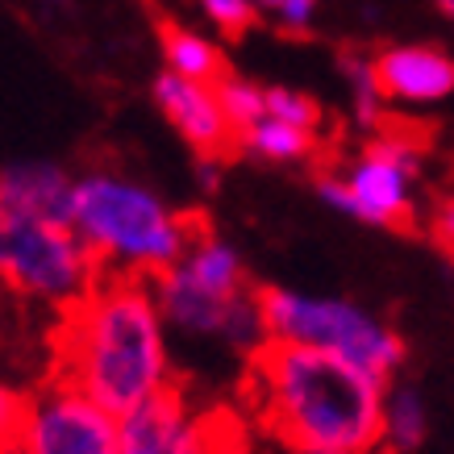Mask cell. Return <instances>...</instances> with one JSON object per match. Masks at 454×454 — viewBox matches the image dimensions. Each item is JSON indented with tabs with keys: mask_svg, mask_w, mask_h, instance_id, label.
Instances as JSON below:
<instances>
[{
	"mask_svg": "<svg viewBox=\"0 0 454 454\" xmlns=\"http://www.w3.org/2000/svg\"><path fill=\"white\" fill-rule=\"evenodd\" d=\"M372 67L387 105L426 109L454 97V59L438 46H421V42L387 46L372 59Z\"/></svg>",
	"mask_w": 454,
	"mask_h": 454,
	"instance_id": "11",
	"label": "cell"
},
{
	"mask_svg": "<svg viewBox=\"0 0 454 454\" xmlns=\"http://www.w3.org/2000/svg\"><path fill=\"white\" fill-rule=\"evenodd\" d=\"M238 146L259 154L267 163H304L317 154V129L276 121V117H259V121L238 134Z\"/></svg>",
	"mask_w": 454,
	"mask_h": 454,
	"instance_id": "15",
	"label": "cell"
},
{
	"mask_svg": "<svg viewBox=\"0 0 454 454\" xmlns=\"http://www.w3.org/2000/svg\"><path fill=\"white\" fill-rule=\"evenodd\" d=\"M267 117L301 125V129H317L321 105H317L309 92H296V88H267Z\"/></svg>",
	"mask_w": 454,
	"mask_h": 454,
	"instance_id": "18",
	"label": "cell"
},
{
	"mask_svg": "<svg viewBox=\"0 0 454 454\" xmlns=\"http://www.w3.org/2000/svg\"><path fill=\"white\" fill-rule=\"evenodd\" d=\"M55 358L59 380L80 387L113 417L171 392V330L154 301V284L138 276H105L63 313Z\"/></svg>",
	"mask_w": 454,
	"mask_h": 454,
	"instance_id": "1",
	"label": "cell"
},
{
	"mask_svg": "<svg viewBox=\"0 0 454 454\" xmlns=\"http://www.w3.org/2000/svg\"><path fill=\"white\" fill-rule=\"evenodd\" d=\"M434 4H438L442 13H446V17H450V21H454V0H434Z\"/></svg>",
	"mask_w": 454,
	"mask_h": 454,
	"instance_id": "25",
	"label": "cell"
},
{
	"mask_svg": "<svg viewBox=\"0 0 454 454\" xmlns=\"http://www.w3.org/2000/svg\"><path fill=\"white\" fill-rule=\"evenodd\" d=\"M154 105H159V113L176 125V134L200 159H221L238 142V129L230 125L225 109H221L217 83L179 80V75L163 71L154 80Z\"/></svg>",
	"mask_w": 454,
	"mask_h": 454,
	"instance_id": "10",
	"label": "cell"
},
{
	"mask_svg": "<svg viewBox=\"0 0 454 454\" xmlns=\"http://www.w3.org/2000/svg\"><path fill=\"white\" fill-rule=\"evenodd\" d=\"M259 301L271 342L333 355L384 384L396 380L404 363V338L372 309L342 296H317L296 288H262Z\"/></svg>",
	"mask_w": 454,
	"mask_h": 454,
	"instance_id": "5",
	"label": "cell"
},
{
	"mask_svg": "<svg viewBox=\"0 0 454 454\" xmlns=\"http://www.w3.org/2000/svg\"><path fill=\"white\" fill-rule=\"evenodd\" d=\"M17 454H121L117 417L88 400L67 380H51L26 396L21 426H17Z\"/></svg>",
	"mask_w": 454,
	"mask_h": 454,
	"instance_id": "8",
	"label": "cell"
},
{
	"mask_svg": "<svg viewBox=\"0 0 454 454\" xmlns=\"http://www.w3.org/2000/svg\"><path fill=\"white\" fill-rule=\"evenodd\" d=\"M71 188H75V176H67L59 163H46V159L9 163V167H0V213L67 221Z\"/></svg>",
	"mask_w": 454,
	"mask_h": 454,
	"instance_id": "12",
	"label": "cell"
},
{
	"mask_svg": "<svg viewBox=\"0 0 454 454\" xmlns=\"http://www.w3.org/2000/svg\"><path fill=\"white\" fill-rule=\"evenodd\" d=\"M262 421L296 450L372 454L384 442L387 384L321 350L267 342L250 358Z\"/></svg>",
	"mask_w": 454,
	"mask_h": 454,
	"instance_id": "2",
	"label": "cell"
},
{
	"mask_svg": "<svg viewBox=\"0 0 454 454\" xmlns=\"http://www.w3.org/2000/svg\"><path fill=\"white\" fill-rule=\"evenodd\" d=\"M163 63L171 75L196 83H221L225 80V59L221 46L200 29L188 26H163Z\"/></svg>",
	"mask_w": 454,
	"mask_h": 454,
	"instance_id": "13",
	"label": "cell"
},
{
	"mask_svg": "<svg viewBox=\"0 0 454 454\" xmlns=\"http://www.w3.org/2000/svg\"><path fill=\"white\" fill-rule=\"evenodd\" d=\"M217 97H221V109H225V117H230V125H234L238 134L250 129L259 117H267V88H259L254 80L225 75V80L217 83Z\"/></svg>",
	"mask_w": 454,
	"mask_h": 454,
	"instance_id": "17",
	"label": "cell"
},
{
	"mask_svg": "<svg viewBox=\"0 0 454 454\" xmlns=\"http://www.w3.org/2000/svg\"><path fill=\"white\" fill-rule=\"evenodd\" d=\"M100 279L97 254L67 221L0 213V284L9 292L67 313Z\"/></svg>",
	"mask_w": 454,
	"mask_h": 454,
	"instance_id": "6",
	"label": "cell"
},
{
	"mask_svg": "<svg viewBox=\"0 0 454 454\" xmlns=\"http://www.w3.org/2000/svg\"><path fill=\"white\" fill-rule=\"evenodd\" d=\"M230 438L217 413H200L179 387L117 417L121 454H217Z\"/></svg>",
	"mask_w": 454,
	"mask_h": 454,
	"instance_id": "9",
	"label": "cell"
},
{
	"mask_svg": "<svg viewBox=\"0 0 454 454\" xmlns=\"http://www.w3.org/2000/svg\"><path fill=\"white\" fill-rule=\"evenodd\" d=\"M317 4H321V0H279L276 17L288 29H309L313 26V17H317Z\"/></svg>",
	"mask_w": 454,
	"mask_h": 454,
	"instance_id": "21",
	"label": "cell"
},
{
	"mask_svg": "<svg viewBox=\"0 0 454 454\" xmlns=\"http://www.w3.org/2000/svg\"><path fill=\"white\" fill-rule=\"evenodd\" d=\"M151 284L171 333L225 342L230 350H242L250 358L271 342L259 292H250L247 284V262L225 238L200 230L188 254Z\"/></svg>",
	"mask_w": 454,
	"mask_h": 454,
	"instance_id": "4",
	"label": "cell"
},
{
	"mask_svg": "<svg viewBox=\"0 0 454 454\" xmlns=\"http://www.w3.org/2000/svg\"><path fill=\"white\" fill-rule=\"evenodd\" d=\"M217 454H247V446H242L238 438H225V442L217 446Z\"/></svg>",
	"mask_w": 454,
	"mask_h": 454,
	"instance_id": "24",
	"label": "cell"
},
{
	"mask_svg": "<svg viewBox=\"0 0 454 454\" xmlns=\"http://www.w3.org/2000/svg\"><path fill=\"white\" fill-rule=\"evenodd\" d=\"M196 9H200L208 26H217L221 34H242V29L254 21L259 0H196Z\"/></svg>",
	"mask_w": 454,
	"mask_h": 454,
	"instance_id": "19",
	"label": "cell"
},
{
	"mask_svg": "<svg viewBox=\"0 0 454 454\" xmlns=\"http://www.w3.org/2000/svg\"><path fill=\"white\" fill-rule=\"evenodd\" d=\"M296 454H342V450H296Z\"/></svg>",
	"mask_w": 454,
	"mask_h": 454,
	"instance_id": "27",
	"label": "cell"
},
{
	"mask_svg": "<svg viewBox=\"0 0 454 454\" xmlns=\"http://www.w3.org/2000/svg\"><path fill=\"white\" fill-rule=\"evenodd\" d=\"M421 171V151L404 134H380L342 167L317 179V196L367 225H400L413 213V188Z\"/></svg>",
	"mask_w": 454,
	"mask_h": 454,
	"instance_id": "7",
	"label": "cell"
},
{
	"mask_svg": "<svg viewBox=\"0 0 454 454\" xmlns=\"http://www.w3.org/2000/svg\"><path fill=\"white\" fill-rule=\"evenodd\" d=\"M279 0H259V9H276Z\"/></svg>",
	"mask_w": 454,
	"mask_h": 454,
	"instance_id": "26",
	"label": "cell"
},
{
	"mask_svg": "<svg viewBox=\"0 0 454 454\" xmlns=\"http://www.w3.org/2000/svg\"><path fill=\"white\" fill-rule=\"evenodd\" d=\"M67 225L97 254L105 276L138 279H154L176 267L200 234L192 217L167 205L151 184L113 167H88L75 176Z\"/></svg>",
	"mask_w": 454,
	"mask_h": 454,
	"instance_id": "3",
	"label": "cell"
},
{
	"mask_svg": "<svg viewBox=\"0 0 454 454\" xmlns=\"http://www.w3.org/2000/svg\"><path fill=\"white\" fill-rule=\"evenodd\" d=\"M342 71H346V83H350V109H355V121L367 125V129H375L387 113V97L380 92L372 59L350 55V59H342Z\"/></svg>",
	"mask_w": 454,
	"mask_h": 454,
	"instance_id": "16",
	"label": "cell"
},
{
	"mask_svg": "<svg viewBox=\"0 0 454 454\" xmlns=\"http://www.w3.org/2000/svg\"><path fill=\"white\" fill-rule=\"evenodd\" d=\"M429 434V404L421 396V387L392 380L384 392V450L392 454H413L421 450V442Z\"/></svg>",
	"mask_w": 454,
	"mask_h": 454,
	"instance_id": "14",
	"label": "cell"
},
{
	"mask_svg": "<svg viewBox=\"0 0 454 454\" xmlns=\"http://www.w3.org/2000/svg\"><path fill=\"white\" fill-rule=\"evenodd\" d=\"M0 454H17V450H13V446H9V450H0Z\"/></svg>",
	"mask_w": 454,
	"mask_h": 454,
	"instance_id": "28",
	"label": "cell"
},
{
	"mask_svg": "<svg viewBox=\"0 0 454 454\" xmlns=\"http://www.w3.org/2000/svg\"><path fill=\"white\" fill-rule=\"evenodd\" d=\"M221 184V159H200V188H217Z\"/></svg>",
	"mask_w": 454,
	"mask_h": 454,
	"instance_id": "23",
	"label": "cell"
},
{
	"mask_svg": "<svg viewBox=\"0 0 454 454\" xmlns=\"http://www.w3.org/2000/svg\"><path fill=\"white\" fill-rule=\"evenodd\" d=\"M429 230H434V238H438V247H442V250H450V254H454V196L438 205L434 221H429Z\"/></svg>",
	"mask_w": 454,
	"mask_h": 454,
	"instance_id": "22",
	"label": "cell"
},
{
	"mask_svg": "<svg viewBox=\"0 0 454 454\" xmlns=\"http://www.w3.org/2000/svg\"><path fill=\"white\" fill-rule=\"evenodd\" d=\"M21 409H26V400L17 396L13 387L0 384V450H9L17 442V426H21Z\"/></svg>",
	"mask_w": 454,
	"mask_h": 454,
	"instance_id": "20",
	"label": "cell"
}]
</instances>
